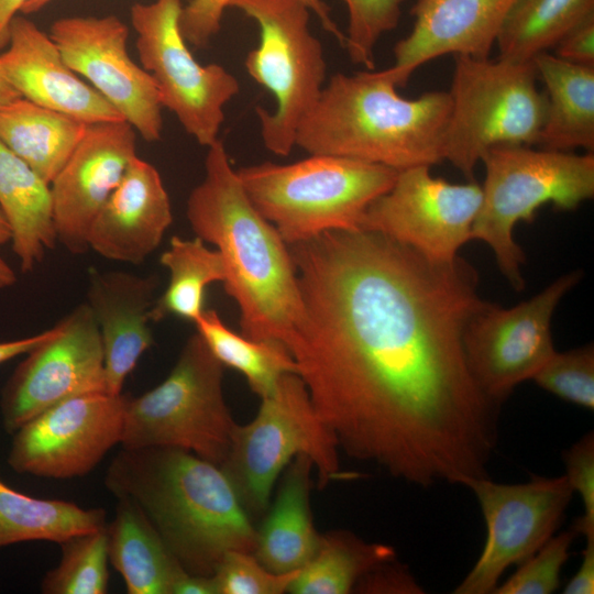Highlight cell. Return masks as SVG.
<instances>
[{"mask_svg":"<svg viewBox=\"0 0 594 594\" xmlns=\"http://www.w3.org/2000/svg\"><path fill=\"white\" fill-rule=\"evenodd\" d=\"M287 245L302 311L285 346L339 448L421 487L490 476L499 405L462 342L487 302L473 266L364 230Z\"/></svg>","mask_w":594,"mask_h":594,"instance_id":"cell-1","label":"cell"},{"mask_svg":"<svg viewBox=\"0 0 594 594\" xmlns=\"http://www.w3.org/2000/svg\"><path fill=\"white\" fill-rule=\"evenodd\" d=\"M105 485L135 504L180 566L211 576L226 553L254 552L256 529L220 465L169 447L122 448Z\"/></svg>","mask_w":594,"mask_h":594,"instance_id":"cell-2","label":"cell"},{"mask_svg":"<svg viewBox=\"0 0 594 594\" xmlns=\"http://www.w3.org/2000/svg\"><path fill=\"white\" fill-rule=\"evenodd\" d=\"M191 230L221 254L226 293L242 334L284 345L302 311L287 243L250 201L220 139L208 146L205 176L187 199Z\"/></svg>","mask_w":594,"mask_h":594,"instance_id":"cell-3","label":"cell"},{"mask_svg":"<svg viewBox=\"0 0 594 594\" xmlns=\"http://www.w3.org/2000/svg\"><path fill=\"white\" fill-rule=\"evenodd\" d=\"M448 91L403 98L386 70L338 73L299 124L295 146L396 170L443 162L441 143L449 118Z\"/></svg>","mask_w":594,"mask_h":594,"instance_id":"cell-4","label":"cell"},{"mask_svg":"<svg viewBox=\"0 0 594 594\" xmlns=\"http://www.w3.org/2000/svg\"><path fill=\"white\" fill-rule=\"evenodd\" d=\"M396 169L333 155L237 170L255 209L287 244L329 231H358L367 207L394 184Z\"/></svg>","mask_w":594,"mask_h":594,"instance_id":"cell-5","label":"cell"},{"mask_svg":"<svg viewBox=\"0 0 594 594\" xmlns=\"http://www.w3.org/2000/svg\"><path fill=\"white\" fill-rule=\"evenodd\" d=\"M481 162L485 165V179L471 240L485 242L502 274L514 289L521 290L525 254L514 240L515 226L532 222L537 210L546 204L570 211L592 199L594 154L501 144L488 148Z\"/></svg>","mask_w":594,"mask_h":594,"instance_id":"cell-6","label":"cell"},{"mask_svg":"<svg viewBox=\"0 0 594 594\" xmlns=\"http://www.w3.org/2000/svg\"><path fill=\"white\" fill-rule=\"evenodd\" d=\"M338 449L336 436L318 416L301 377L286 373L261 398L254 419L235 425L220 468L248 515L260 517L270 508L278 475L297 455L311 460L320 488L349 477L340 471Z\"/></svg>","mask_w":594,"mask_h":594,"instance_id":"cell-7","label":"cell"},{"mask_svg":"<svg viewBox=\"0 0 594 594\" xmlns=\"http://www.w3.org/2000/svg\"><path fill=\"white\" fill-rule=\"evenodd\" d=\"M532 62L454 56L441 155L466 178L495 145L538 144L547 99Z\"/></svg>","mask_w":594,"mask_h":594,"instance_id":"cell-8","label":"cell"},{"mask_svg":"<svg viewBox=\"0 0 594 594\" xmlns=\"http://www.w3.org/2000/svg\"><path fill=\"white\" fill-rule=\"evenodd\" d=\"M222 378L223 365L194 333L161 384L129 396L121 447L176 448L220 465L237 425L223 397Z\"/></svg>","mask_w":594,"mask_h":594,"instance_id":"cell-9","label":"cell"},{"mask_svg":"<svg viewBox=\"0 0 594 594\" xmlns=\"http://www.w3.org/2000/svg\"><path fill=\"white\" fill-rule=\"evenodd\" d=\"M229 7L258 25V45L248 53L245 68L276 101L273 112L256 108L264 146L287 156L326 85L323 48L310 31V9L301 0H231Z\"/></svg>","mask_w":594,"mask_h":594,"instance_id":"cell-10","label":"cell"},{"mask_svg":"<svg viewBox=\"0 0 594 594\" xmlns=\"http://www.w3.org/2000/svg\"><path fill=\"white\" fill-rule=\"evenodd\" d=\"M182 9V0L138 2L131 8V23L141 66L153 78L163 108L208 147L219 139L224 107L240 85L223 66L196 61L180 32Z\"/></svg>","mask_w":594,"mask_h":594,"instance_id":"cell-11","label":"cell"},{"mask_svg":"<svg viewBox=\"0 0 594 594\" xmlns=\"http://www.w3.org/2000/svg\"><path fill=\"white\" fill-rule=\"evenodd\" d=\"M581 279L574 271L512 308L486 302L468 321L463 351L480 389L502 405L520 383L532 380L556 352L551 319L560 300Z\"/></svg>","mask_w":594,"mask_h":594,"instance_id":"cell-12","label":"cell"},{"mask_svg":"<svg viewBox=\"0 0 594 594\" xmlns=\"http://www.w3.org/2000/svg\"><path fill=\"white\" fill-rule=\"evenodd\" d=\"M470 488L481 507L487 536L473 568L455 594H492L504 572L540 549L560 526L573 490L565 475H534L518 484L473 479Z\"/></svg>","mask_w":594,"mask_h":594,"instance_id":"cell-13","label":"cell"},{"mask_svg":"<svg viewBox=\"0 0 594 594\" xmlns=\"http://www.w3.org/2000/svg\"><path fill=\"white\" fill-rule=\"evenodd\" d=\"M418 165L397 172L393 186L366 209L360 230L384 234L426 258L449 263L458 257L482 202L477 183L451 184Z\"/></svg>","mask_w":594,"mask_h":594,"instance_id":"cell-14","label":"cell"},{"mask_svg":"<svg viewBox=\"0 0 594 594\" xmlns=\"http://www.w3.org/2000/svg\"><path fill=\"white\" fill-rule=\"evenodd\" d=\"M129 396L89 393L45 409L12 433L10 468L57 480L88 474L121 442Z\"/></svg>","mask_w":594,"mask_h":594,"instance_id":"cell-15","label":"cell"},{"mask_svg":"<svg viewBox=\"0 0 594 594\" xmlns=\"http://www.w3.org/2000/svg\"><path fill=\"white\" fill-rule=\"evenodd\" d=\"M106 392L105 359L96 319L80 304L25 354L0 397L2 426L12 435L45 409L75 396Z\"/></svg>","mask_w":594,"mask_h":594,"instance_id":"cell-16","label":"cell"},{"mask_svg":"<svg viewBox=\"0 0 594 594\" xmlns=\"http://www.w3.org/2000/svg\"><path fill=\"white\" fill-rule=\"evenodd\" d=\"M50 36L65 63L85 77L147 142L162 138L161 98L151 75L127 50L129 30L116 15L66 16Z\"/></svg>","mask_w":594,"mask_h":594,"instance_id":"cell-17","label":"cell"},{"mask_svg":"<svg viewBox=\"0 0 594 594\" xmlns=\"http://www.w3.org/2000/svg\"><path fill=\"white\" fill-rule=\"evenodd\" d=\"M134 156L136 131L125 120L87 125L50 184L56 241L69 253L89 251L90 227Z\"/></svg>","mask_w":594,"mask_h":594,"instance_id":"cell-18","label":"cell"},{"mask_svg":"<svg viewBox=\"0 0 594 594\" xmlns=\"http://www.w3.org/2000/svg\"><path fill=\"white\" fill-rule=\"evenodd\" d=\"M517 0H416L410 33L394 47L395 63L386 68L404 87L424 64L447 54L490 57L501 29Z\"/></svg>","mask_w":594,"mask_h":594,"instance_id":"cell-19","label":"cell"},{"mask_svg":"<svg viewBox=\"0 0 594 594\" xmlns=\"http://www.w3.org/2000/svg\"><path fill=\"white\" fill-rule=\"evenodd\" d=\"M7 46L0 54V65L22 98L87 124L124 120L110 102L78 77L51 36L31 20L13 16Z\"/></svg>","mask_w":594,"mask_h":594,"instance_id":"cell-20","label":"cell"},{"mask_svg":"<svg viewBox=\"0 0 594 594\" xmlns=\"http://www.w3.org/2000/svg\"><path fill=\"white\" fill-rule=\"evenodd\" d=\"M173 222L169 196L151 163L134 156L88 234L89 250L121 263L140 264Z\"/></svg>","mask_w":594,"mask_h":594,"instance_id":"cell-21","label":"cell"},{"mask_svg":"<svg viewBox=\"0 0 594 594\" xmlns=\"http://www.w3.org/2000/svg\"><path fill=\"white\" fill-rule=\"evenodd\" d=\"M156 286L153 275L90 272L86 302L101 337L108 394L122 393L125 378L154 342L150 322Z\"/></svg>","mask_w":594,"mask_h":594,"instance_id":"cell-22","label":"cell"},{"mask_svg":"<svg viewBox=\"0 0 594 594\" xmlns=\"http://www.w3.org/2000/svg\"><path fill=\"white\" fill-rule=\"evenodd\" d=\"M306 455H297L285 470L276 499L256 530L254 556L270 571L300 570L318 550L310 509L311 470Z\"/></svg>","mask_w":594,"mask_h":594,"instance_id":"cell-23","label":"cell"},{"mask_svg":"<svg viewBox=\"0 0 594 594\" xmlns=\"http://www.w3.org/2000/svg\"><path fill=\"white\" fill-rule=\"evenodd\" d=\"M546 87L547 111L538 145L571 152L594 150V66L566 62L543 52L532 59Z\"/></svg>","mask_w":594,"mask_h":594,"instance_id":"cell-24","label":"cell"},{"mask_svg":"<svg viewBox=\"0 0 594 594\" xmlns=\"http://www.w3.org/2000/svg\"><path fill=\"white\" fill-rule=\"evenodd\" d=\"M0 208L23 273L56 244L50 185L0 141Z\"/></svg>","mask_w":594,"mask_h":594,"instance_id":"cell-25","label":"cell"},{"mask_svg":"<svg viewBox=\"0 0 594 594\" xmlns=\"http://www.w3.org/2000/svg\"><path fill=\"white\" fill-rule=\"evenodd\" d=\"M106 529L109 561L123 578L129 594H172L185 570L135 504L119 498Z\"/></svg>","mask_w":594,"mask_h":594,"instance_id":"cell-26","label":"cell"},{"mask_svg":"<svg viewBox=\"0 0 594 594\" xmlns=\"http://www.w3.org/2000/svg\"><path fill=\"white\" fill-rule=\"evenodd\" d=\"M87 125L22 97L0 105V141L48 185L81 141Z\"/></svg>","mask_w":594,"mask_h":594,"instance_id":"cell-27","label":"cell"},{"mask_svg":"<svg viewBox=\"0 0 594 594\" xmlns=\"http://www.w3.org/2000/svg\"><path fill=\"white\" fill-rule=\"evenodd\" d=\"M106 525L102 508H81L66 501L35 498L0 480V548L40 540L59 544L74 535Z\"/></svg>","mask_w":594,"mask_h":594,"instance_id":"cell-28","label":"cell"},{"mask_svg":"<svg viewBox=\"0 0 594 594\" xmlns=\"http://www.w3.org/2000/svg\"><path fill=\"white\" fill-rule=\"evenodd\" d=\"M396 559L393 547L371 543L345 530L320 536L311 560L298 572L288 592L294 594H346L374 569Z\"/></svg>","mask_w":594,"mask_h":594,"instance_id":"cell-29","label":"cell"},{"mask_svg":"<svg viewBox=\"0 0 594 594\" xmlns=\"http://www.w3.org/2000/svg\"><path fill=\"white\" fill-rule=\"evenodd\" d=\"M160 263L167 268L169 282L151 308L152 321L175 316L194 323L205 310L206 288L226 279L221 254L206 246L197 237L187 240L175 235L161 255Z\"/></svg>","mask_w":594,"mask_h":594,"instance_id":"cell-30","label":"cell"},{"mask_svg":"<svg viewBox=\"0 0 594 594\" xmlns=\"http://www.w3.org/2000/svg\"><path fill=\"white\" fill-rule=\"evenodd\" d=\"M194 324L215 358L239 371L260 398L268 396L284 374L297 373L296 362L282 342L238 334L216 310L205 309Z\"/></svg>","mask_w":594,"mask_h":594,"instance_id":"cell-31","label":"cell"},{"mask_svg":"<svg viewBox=\"0 0 594 594\" xmlns=\"http://www.w3.org/2000/svg\"><path fill=\"white\" fill-rule=\"evenodd\" d=\"M591 14L594 0H517L496 41L499 57L532 62Z\"/></svg>","mask_w":594,"mask_h":594,"instance_id":"cell-32","label":"cell"},{"mask_svg":"<svg viewBox=\"0 0 594 594\" xmlns=\"http://www.w3.org/2000/svg\"><path fill=\"white\" fill-rule=\"evenodd\" d=\"M107 525L59 543L62 558L41 583L44 594H105L108 591Z\"/></svg>","mask_w":594,"mask_h":594,"instance_id":"cell-33","label":"cell"},{"mask_svg":"<svg viewBox=\"0 0 594 594\" xmlns=\"http://www.w3.org/2000/svg\"><path fill=\"white\" fill-rule=\"evenodd\" d=\"M532 380L539 387L562 400L593 411V344L565 352L556 351Z\"/></svg>","mask_w":594,"mask_h":594,"instance_id":"cell-34","label":"cell"},{"mask_svg":"<svg viewBox=\"0 0 594 594\" xmlns=\"http://www.w3.org/2000/svg\"><path fill=\"white\" fill-rule=\"evenodd\" d=\"M349 22L344 47L350 59L374 69V48L381 36L399 22L406 0H342Z\"/></svg>","mask_w":594,"mask_h":594,"instance_id":"cell-35","label":"cell"},{"mask_svg":"<svg viewBox=\"0 0 594 594\" xmlns=\"http://www.w3.org/2000/svg\"><path fill=\"white\" fill-rule=\"evenodd\" d=\"M578 534L566 530L553 535L540 549L518 564V569L494 594H550L560 586V573L569 559Z\"/></svg>","mask_w":594,"mask_h":594,"instance_id":"cell-36","label":"cell"},{"mask_svg":"<svg viewBox=\"0 0 594 594\" xmlns=\"http://www.w3.org/2000/svg\"><path fill=\"white\" fill-rule=\"evenodd\" d=\"M298 572H272L253 552L233 550L224 554L212 578L217 594H283Z\"/></svg>","mask_w":594,"mask_h":594,"instance_id":"cell-37","label":"cell"},{"mask_svg":"<svg viewBox=\"0 0 594 594\" xmlns=\"http://www.w3.org/2000/svg\"><path fill=\"white\" fill-rule=\"evenodd\" d=\"M319 18L322 26L344 47L345 34L339 30L330 16V9L323 0H301ZM231 0H190L183 6L179 15L180 32L187 43L204 48L219 32L223 12Z\"/></svg>","mask_w":594,"mask_h":594,"instance_id":"cell-38","label":"cell"},{"mask_svg":"<svg viewBox=\"0 0 594 594\" xmlns=\"http://www.w3.org/2000/svg\"><path fill=\"white\" fill-rule=\"evenodd\" d=\"M564 474L583 504V515L573 530L584 538L594 537V433L587 432L563 452Z\"/></svg>","mask_w":594,"mask_h":594,"instance_id":"cell-39","label":"cell"},{"mask_svg":"<svg viewBox=\"0 0 594 594\" xmlns=\"http://www.w3.org/2000/svg\"><path fill=\"white\" fill-rule=\"evenodd\" d=\"M366 593H422L414 576L404 566L387 562L364 575L356 584Z\"/></svg>","mask_w":594,"mask_h":594,"instance_id":"cell-40","label":"cell"},{"mask_svg":"<svg viewBox=\"0 0 594 594\" xmlns=\"http://www.w3.org/2000/svg\"><path fill=\"white\" fill-rule=\"evenodd\" d=\"M553 47L554 55L566 62L594 66V14L568 31Z\"/></svg>","mask_w":594,"mask_h":594,"instance_id":"cell-41","label":"cell"},{"mask_svg":"<svg viewBox=\"0 0 594 594\" xmlns=\"http://www.w3.org/2000/svg\"><path fill=\"white\" fill-rule=\"evenodd\" d=\"M564 594L594 593V537L585 538V548L575 574L563 588Z\"/></svg>","mask_w":594,"mask_h":594,"instance_id":"cell-42","label":"cell"},{"mask_svg":"<svg viewBox=\"0 0 594 594\" xmlns=\"http://www.w3.org/2000/svg\"><path fill=\"white\" fill-rule=\"evenodd\" d=\"M54 332V327L18 340L0 342V365L19 355L26 354L41 342L51 337Z\"/></svg>","mask_w":594,"mask_h":594,"instance_id":"cell-43","label":"cell"},{"mask_svg":"<svg viewBox=\"0 0 594 594\" xmlns=\"http://www.w3.org/2000/svg\"><path fill=\"white\" fill-rule=\"evenodd\" d=\"M172 594H217L212 575L183 572L172 587Z\"/></svg>","mask_w":594,"mask_h":594,"instance_id":"cell-44","label":"cell"},{"mask_svg":"<svg viewBox=\"0 0 594 594\" xmlns=\"http://www.w3.org/2000/svg\"><path fill=\"white\" fill-rule=\"evenodd\" d=\"M29 0H0V50L8 45L9 25Z\"/></svg>","mask_w":594,"mask_h":594,"instance_id":"cell-45","label":"cell"},{"mask_svg":"<svg viewBox=\"0 0 594 594\" xmlns=\"http://www.w3.org/2000/svg\"><path fill=\"white\" fill-rule=\"evenodd\" d=\"M20 97H21L20 94L13 88V86L7 79L0 65V105L7 103Z\"/></svg>","mask_w":594,"mask_h":594,"instance_id":"cell-46","label":"cell"},{"mask_svg":"<svg viewBox=\"0 0 594 594\" xmlns=\"http://www.w3.org/2000/svg\"><path fill=\"white\" fill-rule=\"evenodd\" d=\"M16 274L8 262L0 255V288H7L15 284Z\"/></svg>","mask_w":594,"mask_h":594,"instance_id":"cell-47","label":"cell"},{"mask_svg":"<svg viewBox=\"0 0 594 594\" xmlns=\"http://www.w3.org/2000/svg\"><path fill=\"white\" fill-rule=\"evenodd\" d=\"M11 240V230L9 223L0 208V248Z\"/></svg>","mask_w":594,"mask_h":594,"instance_id":"cell-48","label":"cell"},{"mask_svg":"<svg viewBox=\"0 0 594 594\" xmlns=\"http://www.w3.org/2000/svg\"><path fill=\"white\" fill-rule=\"evenodd\" d=\"M53 0H29L21 9V12L23 13H33L42 8H44L46 4H48Z\"/></svg>","mask_w":594,"mask_h":594,"instance_id":"cell-49","label":"cell"}]
</instances>
